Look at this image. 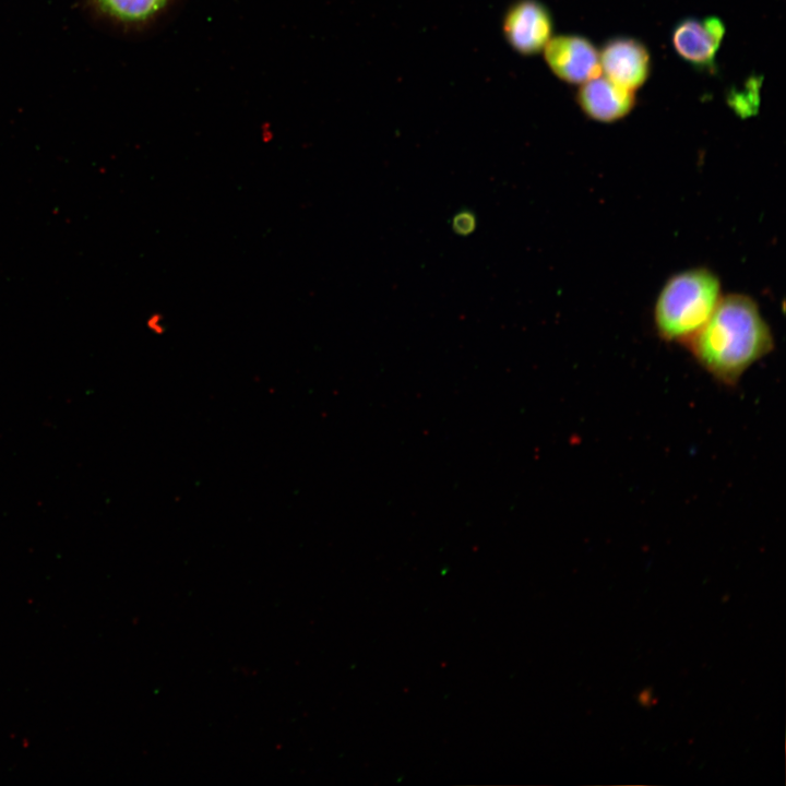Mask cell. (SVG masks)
Masks as SVG:
<instances>
[{"mask_svg": "<svg viewBox=\"0 0 786 786\" xmlns=\"http://www.w3.org/2000/svg\"><path fill=\"white\" fill-rule=\"evenodd\" d=\"M145 326L154 335H163L166 331L165 318L160 312H152L146 317Z\"/></svg>", "mask_w": 786, "mask_h": 786, "instance_id": "10", "label": "cell"}, {"mask_svg": "<svg viewBox=\"0 0 786 786\" xmlns=\"http://www.w3.org/2000/svg\"><path fill=\"white\" fill-rule=\"evenodd\" d=\"M475 227V217L469 212H462L453 219V228L460 234L471 233Z\"/></svg>", "mask_w": 786, "mask_h": 786, "instance_id": "9", "label": "cell"}, {"mask_svg": "<svg viewBox=\"0 0 786 786\" xmlns=\"http://www.w3.org/2000/svg\"><path fill=\"white\" fill-rule=\"evenodd\" d=\"M725 36V25L716 16L687 17L672 29L671 40L676 52L693 67L702 70L715 68V56Z\"/></svg>", "mask_w": 786, "mask_h": 786, "instance_id": "5", "label": "cell"}, {"mask_svg": "<svg viewBox=\"0 0 786 786\" xmlns=\"http://www.w3.org/2000/svg\"><path fill=\"white\" fill-rule=\"evenodd\" d=\"M552 17L537 0H520L507 11L502 29L508 44L519 53L541 51L552 37Z\"/></svg>", "mask_w": 786, "mask_h": 786, "instance_id": "4", "label": "cell"}, {"mask_svg": "<svg viewBox=\"0 0 786 786\" xmlns=\"http://www.w3.org/2000/svg\"><path fill=\"white\" fill-rule=\"evenodd\" d=\"M684 346L715 381L735 388L750 367L773 352L775 340L755 299L729 293Z\"/></svg>", "mask_w": 786, "mask_h": 786, "instance_id": "1", "label": "cell"}, {"mask_svg": "<svg viewBox=\"0 0 786 786\" xmlns=\"http://www.w3.org/2000/svg\"><path fill=\"white\" fill-rule=\"evenodd\" d=\"M652 700L651 691L645 690L639 695V702L643 705L650 706V701Z\"/></svg>", "mask_w": 786, "mask_h": 786, "instance_id": "11", "label": "cell"}, {"mask_svg": "<svg viewBox=\"0 0 786 786\" xmlns=\"http://www.w3.org/2000/svg\"><path fill=\"white\" fill-rule=\"evenodd\" d=\"M600 69L609 80L631 91L641 87L651 72L645 45L631 37H615L599 52Z\"/></svg>", "mask_w": 786, "mask_h": 786, "instance_id": "6", "label": "cell"}, {"mask_svg": "<svg viewBox=\"0 0 786 786\" xmlns=\"http://www.w3.org/2000/svg\"><path fill=\"white\" fill-rule=\"evenodd\" d=\"M104 14L126 24H143L159 14L170 0H93Z\"/></svg>", "mask_w": 786, "mask_h": 786, "instance_id": "8", "label": "cell"}, {"mask_svg": "<svg viewBox=\"0 0 786 786\" xmlns=\"http://www.w3.org/2000/svg\"><path fill=\"white\" fill-rule=\"evenodd\" d=\"M576 102L592 120L610 123L628 116L635 106L634 91L622 87L605 75L581 84Z\"/></svg>", "mask_w": 786, "mask_h": 786, "instance_id": "7", "label": "cell"}, {"mask_svg": "<svg viewBox=\"0 0 786 786\" xmlns=\"http://www.w3.org/2000/svg\"><path fill=\"white\" fill-rule=\"evenodd\" d=\"M723 295L719 276L707 266L674 273L665 281L653 307L657 336L684 346L710 319Z\"/></svg>", "mask_w": 786, "mask_h": 786, "instance_id": "2", "label": "cell"}, {"mask_svg": "<svg viewBox=\"0 0 786 786\" xmlns=\"http://www.w3.org/2000/svg\"><path fill=\"white\" fill-rule=\"evenodd\" d=\"M543 51L551 72L568 83L582 84L602 74L599 51L583 36L551 37Z\"/></svg>", "mask_w": 786, "mask_h": 786, "instance_id": "3", "label": "cell"}]
</instances>
